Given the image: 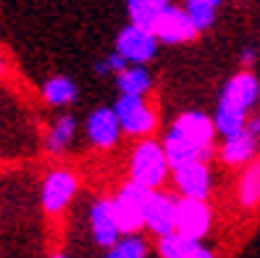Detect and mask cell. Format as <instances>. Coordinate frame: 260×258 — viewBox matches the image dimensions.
<instances>
[{"label":"cell","mask_w":260,"mask_h":258,"mask_svg":"<svg viewBox=\"0 0 260 258\" xmlns=\"http://www.w3.org/2000/svg\"><path fill=\"white\" fill-rule=\"evenodd\" d=\"M168 174H171V166H168V158L163 153V142L152 137L137 142L129 158V179L147 190H158L168 179Z\"/></svg>","instance_id":"cell-1"},{"label":"cell","mask_w":260,"mask_h":258,"mask_svg":"<svg viewBox=\"0 0 260 258\" xmlns=\"http://www.w3.org/2000/svg\"><path fill=\"white\" fill-rule=\"evenodd\" d=\"M152 192L155 190H147L142 185H137V182L126 179L124 185L118 187V192L111 198L121 237H134L145 230V214H147Z\"/></svg>","instance_id":"cell-2"},{"label":"cell","mask_w":260,"mask_h":258,"mask_svg":"<svg viewBox=\"0 0 260 258\" xmlns=\"http://www.w3.org/2000/svg\"><path fill=\"white\" fill-rule=\"evenodd\" d=\"M113 111L118 119V127L124 134H132V137H150L158 127V113L155 108L145 100V98H134V95H121L113 103Z\"/></svg>","instance_id":"cell-3"},{"label":"cell","mask_w":260,"mask_h":258,"mask_svg":"<svg viewBox=\"0 0 260 258\" xmlns=\"http://www.w3.org/2000/svg\"><path fill=\"white\" fill-rule=\"evenodd\" d=\"M79 192V177H76L71 169H53L45 174L42 187H40V203L42 211L50 216H58L71 206V200Z\"/></svg>","instance_id":"cell-4"},{"label":"cell","mask_w":260,"mask_h":258,"mask_svg":"<svg viewBox=\"0 0 260 258\" xmlns=\"http://www.w3.org/2000/svg\"><path fill=\"white\" fill-rule=\"evenodd\" d=\"M158 37L150 32L145 26H137V24H129L118 32V40H116V53L126 58L129 66H145L147 61L155 58L158 53Z\"/></svg>","instance_id":"cell-5"},{"label":"cell","mask_w":260,"mask_h":258,"mask_svg":"<svg viewBox=\"0 0 260 258\" xmlns=\"http://www.w3.org/2000/svg\"><path fill=\"white\" fill-rule=\"evenodd\" d=\"M213 230V208L208 200H192V198H179L176 206V232L184 235L194 242L208 237Z\"/></svg>","instance_id":"cell-6"},{"label":"cell","mask_w":260,"mask_h":258,"mask_svg":"<svg viewBox=\"0 0 260 258\" xmlns=\"http://www.w3.org/2000/svg\"><path fill=\"white\" fill-rule=\"evenodd\" d=\"M174 185L179 198H192V200H208L213 190V174L208 161H192L187 166L174 169Z\"/></svg>","instance_id":"cell-7"},{"label":"cell","mask_w":260,"mask_h":258,"mask_svg":"<svg viewBox=\"0 0 260 258\" xmlns=\"http://www.w3.org/2000/svg\"><path fill=\"white\" fill-rule=\"evenodd\" d=\"M257 100H260V79L252 71H239L223 84V93H221L218 103L229 105L234 111L250 113L257 105Z\"/></svg>","instance_id":"cell-8"},{"label":"cell","mask_w":260,"mask_h":258,"mask_svg":"<svg viewBox=\"0 0 260 258\" xmlns=\"http://www.w3.org/2000/svg\"><path fill=\"white\" fill-rule=\"evenodd\" d=\"M152 35L158 37V42H166V45H184V42H192L200 32L194 29L184 8L171 6L160 13V19L152 26Z\"/></svg>","instance_id":"cell-9"},{"label":"cell","mask_w":260,"mask_h":258,"mask_svg":"<svg viewBox=\"0 0 260 258\" xmlns=\"http://www.w3.org/2000/svg\"><path fill=\"white\" fill-rule=\"evenodd\" d=\"M171 129H176L181 137H187L194 148H200L205 156L213 153V140H216V124L213 119L203 111H184L181 116H176V121L171 124Z\"/></svg>","instance_id":"cell-10"},{"label":"cell","mask_w":260,"mask_h":258,"mask_svg":"<svg viewBox=\"0 0 260 258\" xmlns=\"http://www.w3.org/2000/svg\"><path fill=\"white\" fill-rule=\"evenodd\" d=\"M176 206H179L176 195L155 190L145 214V230H150L155 237H166L176 232Z\"/></svg>","instance_id":"cell-11"},{"label":"cell","mask_w":260,"mask_h":258,"mask_svg":"<svg viewBox=\"0 0 260 258\" xmlns=\"http://www.w3.org/2000/svg\"><path fill=\"white\" fill-rule=\"evenodd\" d=\"M89 232H92L95 242L103 248H113L121 240V230H118L111 198H100L89 206Z\"/></svg>","instance_id":"cell-12"},{"label":"cell","mask_w":260,"mask_h":258,"mask_svg":"<svg viewBox=\"0 0 260 258\" xmlns=\"http://www.w3.org/2000/svg\"><path fill=\"white\" fill-rule=\"evenodd\" d=\"M121 127H118V119H116V111L103 105V108H95L87 119V140L92 142L95 148L100 150H108V148H116V142L121 140Z\"/></svg>","instance_id":"cell-13"},{"label":"cell","mask_w":260,"mask_h":258,"mask_svg":"<svg viewBox=\"0 0 260 258\" xmlns=\"http://www.w3.org/2000/svg\"><path fill=\"white\" fill-rule=\"evenodd\" d=\"M163 153L168 158V166H171V171L179 169V166H187L192 161H208L210 156H205L200 148H194L187 137H181L176 129H168L166 140H163Z\"/></svg>","instance_id":"cell-14"},{"label":"cell","mask_w":260,"mask_h":258,"mask_svg":"<svg viewBox=\"0 0 260 258\" xmlns=\"http://www.w3.org/2000/svg\"><path fill=\"white\" fill-rule=\"evenodd\" d=\"M218 156H221V161L226 166H242V169H244L250 161L257 158V137L244 129L242 134H237V137L223 140Z\"/></svg>","instance_id":"cell-15"},{"label":"cell","mask_w":260,"mask_h":258,"mask_svg":"<svg viewBox=\"0 0 260 258\" xmlns=\"http://www.w3.org/2000/svg\"><path fill=\"white\" fill-rule=\"evenodd\" d=\"M237 200L247 211L260 206V158L250 161L242 169V177L237 182Z\"/></svg>","instance_id":"cell-16"},{"label":"cell","mask_w":260,"mask_h":258,"mask_svg":"<svg viewBox=\"0 0 260 258\" xmlns=\"http://www.w3.org/2000/svg\"><path fill=\"white\" fill-rule=\"evenodd\" d=\"M166 8H171V0H126V11H129V24L145 26L152 32L155 21L160 19V13Z\"/></svg>","instance_id":"cell-17"},{"label":"cell","mask_w":260,"mask_h":258,"mask_svg":"<svg viewBox=\"0 0 260 258\" xmlns=\"http://www.w3.org/2000/svg\"><path fill=\"white\" fill-rule=\"evenodd\" d=\"M116 84L121 95H134V98H145L152 90V77L145 66H129L121 74H116Z\"/></svg>","instance_id":"cell-18"},{"label":"cell","mask_w":260,"mask_h":258,"mask_svg":"<svg viewBox=\"0 0 260 258\" xmlns=\"http://www.w3.org/2000/svg\"><path fill=\"white\" fill-rule=\"evenodd\" d=\"M42 98L50 105H55V108H66V105L76 103L79 87H76V82L69 79V77H50L42 84Z\"/></svg>","instance_id":"cell-19"},{"label":"cell","mask_w":260,"mask_h":258,"mask_svg":"<svg viewBox=\"0 0 260 258\" xmlns=\"http://www.w3.org/2000/svg\"><path fill=\"white\" fill-rule=\"evenodd\" d=\"M247 121H250V113H242V111H234L229 105H221L216 108V116H213V124H216V134H221L223 140H232L237 134H242L247 129Z\"/></svg>","instance_id":"cell-20"},{"label":"cell","mask_w":260,"mask_h":258,"mask_svg":"<svg viewBox=\"0 0 260 258\" xmlns=\"http://www.w3.org/2000/svg\"><path fill=\"white\" fill-rule=\"evenodd\" d=\"M74 134H76V119H74L71 113H63V116H60L55 124L50 127L45 145H48L50 153H63V150L74 142Z\"/></svg>","instance_id":"cell-21"},{"label":"cell","mask_w":260,"mask_h":258,"mask_svg":"<svg viewBox=\"0 0 260 258\" xmlns=\"http://www.w3.org/2000/svg\"><path fill=\"white\" fill-rule=\"evenodd\" d=\"M221 3L223 0H187L184 3V11H187V16L192 19L197 32H205V29L213 26V21H216V11H218Z\"/></svg>","instance_id":"cell-22"},{"label":"cell","mask_w":260,"mask_h":258,"mask_svg":"<svg viewBox=\"0 0 260 258\" xmlns=\"http://www.w3.org/2000/svg\"><path fill=\"white\" fill-rule=\"evenodd\" d=\"M197 245H200V242H194V240L179 235V232H171V235L158 240V253H160V258H189Z\"/></svg>","instance_id":"cell-23"},{"label":"cell","mask_w":260,"mask_h":258,"mask_svg":"<svg viewBox=\"0 0 260 258\" xmlns=\"http://www.w3.org/2000/svg\"><path fill=\"white\" fill-rule=\"evenodd\" d=\"M103 258H147V242L140 235L121 237L113 248H108Z\"/></svg>","instance_id":"cell-24"},{"label":"cell","mask_w":260,"mask_h":258,"mask_svg":"<svg viewBox=\"0 0 260 258\" xmlns=\"http://www.w3.org/2000/svg\"><path fill=\"white\" fill-rule=\"evenodd\" d=\"M105 61H108V69H111L113 74H121V71H124V69H129V64H126V58H124V55H118V53H111V55L105 58Z\"/></svg>","instance_id":"cell-25"},{"label":"cell","mask_w":260,"mask_h":258,"mask_svg":"<svg viewBox=\"0 0 260 258\" xmlns=\"http://www.w3.org/2000/svg\"><path fill=\"white\" fill-rule=\"evenodd\" d=\"M189 258H216V253L208 250V248H203V245H197V248L192 250V255H189Z\"/></svg>","instance_id":"cell-26"},{"label":"cell","mask_w":260,"mask_h":258,"mask_svg":"<svg viewBox=\"0 0 260 258\" xmlns=\"http://www.w3.org/2000/svg\"><path fill=\"white\" fill-rule=\"evenodd\" d=\"M247 132L255 134V137H260V116H255V119L247 121Z\"/></svg>","instance_id":"cell-27"},{"label":"cell","mask_w":260,"mask_h":258,"mask_svg":"<svg viewBox=\"0 0 260 258\" xmlns=\"http://www.w3.org/2000/svg\"><path fill=\"white\" fill-rule=\"evenodd\" d=\"M242 64H244V66L255 64V50H244V53H242Z\"/></svg>","instance_id":"cell-28"},{"label":"cell","mask_w":260,"mask_h":258,"mask_svg":"<svg viewBox=\"0 0 260 258\" xmlns=\"http://www.w3.org/2000/svg\"><path fill=\"white\" fill-rule=\"evenodd\" d=\"M95 71L100 74V77H105V74L111 71V69H108V61H98V64H95Z\"/></svg>","instance_id":"cell-29"},{"label":"cell","mask_w":260,"mask_h":258,"mask_svg":"<svg viewBox=\"0 0 260 258\" xmlns=\"http://www.w3.org/2000/svg\"><path fill=\"white\" fill-rule=\"evenodd\" d=\"M0 74H6V55L0 53Z\"/></svg>","instance_id":"cell-30"},{"label":"cell","mask_w":260,"mask_h":258,"mask_svg":"<svg viewBox=\"0 0 260 258\" xmlns=\"http://www.w3.org/2000/svg\"><path fill=\"white\" fill-rule=\"evenodd\" d=\"M50 258H69L66 253H55V255H50Z\"/></svg>","instance_id":"cell-31"}]
</instances>
